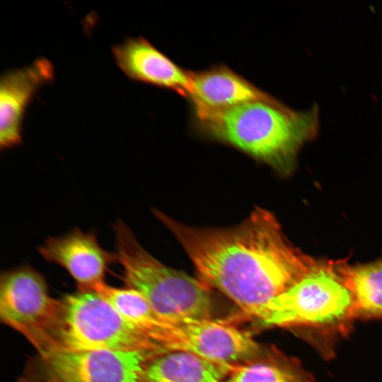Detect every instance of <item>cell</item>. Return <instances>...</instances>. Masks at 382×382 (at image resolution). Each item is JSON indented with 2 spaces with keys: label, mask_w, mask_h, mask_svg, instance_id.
Here are the masks:
<instances>
[{
  "label": "cell",
  "mask_w": 382,
  "mask_h": 382,
  "mask_svg": "<svg viewBox=\"0 0 382 382\" xmlns=\"http://www.w3.org/2000/svg\"><path fill=\"white\" fill-rule=\"evenodd\" d=\"M154 215L179 241L199 279L250 317L313 267L265 209H256L237 226L224 229L187 226L158 210Z\"/></svg>",
  "instance_id": "1"
},
{
  "label": "cell",
  "mask_w": 382,
  "mask_h": 382,
  "mask_svg": "<svg viewBox=\"0 0 382 382\" xmlns=\"http://www.w3.org/2000/svg\"><path fill=\"white\" fill-rule=\"evenodd\" d=\"M319 116L316 104L306 111H296L274 98L192 112V122L200 135L285 172L293 167L300 148L318 134Z\"/></svg>",
  "instance_id": "2"
},
{
  "label": "cell",
  "mask_w": 382,
  "mask_h": 382,
  "mask_svg": "<svg viewBox=\"0 0 382 382\" xmlns=\"http://www.w3.org/2000/svg\"><path fill=\"white\" fill-rule=\"evenodd\" d=\"M117 261L127 287L140 292L154 310L170 323L212 319L209 286L167 267L146 252L122 221L113 225Z\"/></svg>",
  "instance_id": "3"
},
{
  "label": "cell",
  "mask_w": 382,
  "mask_h": 382,
  "mask_svg": "<svg viewBox=\"0 0 382 382\" xmlns=\"http://www.w3.org/2000/svg\"><path fill=\"white\" fill-rule=\"evenodd\" d=\"M61 303L45 355L54 351L92 349L164 353L93 289L68 294Z\"/></svg>",
  "instance_id": "4"
},
{
  "label": "cell",
  "mask_w": 382,
  "mask_h": 382,
  "mask_svg": "<svg viewBox=\"0 0 382 382\" xmlns=\"http://www.w3.org/2000/svg\"><path fill=\"white\" fill-rule=\"evenodd\" d=\"M265 325L346 330L356 318L354 301L332 270L313 267L251 316Z\"/></svg>",
  "instance_id": "5"
},
{
  "label": "cell",
  "mask_w": 382,
  "mask_h": 382,
  "mask_svg": "<svg viewBox=\"0 0 382 382\" xmlns=\"http://www.w3.org/2000/svg\"><path fill=\"white\" fill-rule=\"evenodd\" d=\"M61 299L53 298L43 275L29 265L1 274L0 319L23 335L40 357L48 351L61 311Z\"/></svg>",
  "instance_id": "6"
},
{
  "label": "cell",
  "mask_w": 382,
  "mask_h": 382,
  "mask_svg": "<svg viewBox=\"0 0 382 382\" xmlns=\"http://www.w3.org/2000/svg\"><path fill=\"white\" fill-rule=\"evenodd\" d=\"M151 340L163 352L181 351L221 364H239L261 354L251 335L214 319L170 323L163 320Z\"/></svg>",
  "instance_id": "7"
},
{
  "label": "cell",
  "mask_w": 382,
  "mask_h": 382,
  "mask_svg": "<svg viewBox=\"0 0 382 382\" xmlns=\"http://www.w3.org/2000/svg\"><path fill=\"white\" fill-rule=\"evenodd\" d=\"M161 354L92 349L54 351L42 357L58 382H141L149 361Z\"/></svg>",
  "instance_id": "8"
},
{
  "label": "cell",
  "mask_w": 382,
  "mask_h": 382,
  "mask_svg": "<svg viewBox=\"0 0 382 382\" xmlns=\"http://www.w3.org/2000/svg\"><path fill=\"white\" fill-rule=\"evenodd\" d=\"M38 250L45 260L64 268L83 290L105 282L109 266L117 261L115 253L104 249L93 233L78 228L47 238Z\"/></svg>",
  "instance_id": "9"
},
{
  "label": "cell",
  "mask_w": 382,
  "mask_h": 382,
  "mask_svg": "<svg viewBox=\"0 0 382 382\" xmlns=\"http://www.w3.org/2000/svg\"><path fill=\"white\" fill-rule=\"evenodd\" d=\"M54 69L46 58L8 71L0 81V147L1 150L22 141L23 123L26 109L36 92L54 79Z\"/></svg>",
  "instance_id": "10"
},
{
  "label": "cell",
  "mask_w": 382,
  "mask_h": 382,
  "mask_svg": "<svg viewBox=\"0 0 382 382\" xmlns=\"http://www.w3.org/2000/svg\"><path fill=\"white\" fill-rule=\"evenodd\" d=\"M112 52L117 66L129 79L187 98L190 71L177 65L145 38L129 37L112 46Z\"/></svg>",
  "instance_id": "11"
},
{
  "label": "cell",
  "mask_w": 382,
  "mask_h": 382,
  "mask_svg": "<svg viewBox=\"0 0 382 382\" xmlns=\"http://www.w3.org/2000/svg\"><path fill=\"white\" fill-rule=\"evenodd\" d=\"M190 77L191 88L187 98L192 112L223 110L274 98L223 64L202 71H190Z\"/></svg>",
  "instance_id": "12"
},
{
  "label": "cell",
  "mask_w": 382,
  "mask_h": 382,
  "mask_svg": "<svg viewBox=\"0 0 382 382\" xmlns=\"http://www.w3.org/2000/svg\"><path fill=\"white\" fill-rule=\"evenodd\" d=\"M236 365L185 352H168L149 361L141 382H221Z\"/></svg>",
  "instance_id": "13"
},
{
  "label": "cell",
  "mask_w": 382,
  "mask_h": 382,
  "mask_svg": "<svg viewBox=\"0 0 382 382\" xmlns=\"http://www.w3.org/2000/svg\"><path fill=\"white\" fill-rule=\"evenodd\" d=\"M221 382H314L300 362L278 352L239 364Z\"/></svg>",
  "instance_id": "14"
},
{
  "label": "cell",
  "mask_w": 382,
  "mask_h": 382,
  "mask_svg": "<svg viewBox=\"0 0 382 382\" xmlns=\"http://www.w3.org/2000/svg\"><path fill=\"white\" fill-rule=\"evenodd\" d=\"M339 272L352 294L357 317L382 318V260L341 267Z\"/></svg>",
  "instance_id": "15"
},
{
  "label": "cell",
  "mask_w": 382,
  "mask_h": 382,
  "mask_svg": "<svg viewBox=\"0 0 382 382\" xmlns=\"http://www.w3.org/2000/svg\"><path fill=\"white\" fill-rule=\"evenodd\" d=\"M18 382H58V381H54L52 378L49 380H40V379H35V378H23L20 379Z\"/></svg>",
  "instance_id": "16"
}]
</instances>
